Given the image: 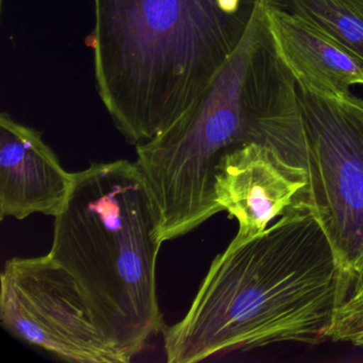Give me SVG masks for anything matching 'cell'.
<instances>
[{
	"instance_id": "1",
	"label": "cell",
	"mask_w": 363,
	"mask_h": 363,
	"mask_svg": "<svg viewBox=\"0 0 363 363\" xmlns=\"http://www.w3.org/2000/svg\"><path fill=\"white\" fill-rule=\"evenodd\" d=\"M345 297L322 227L296 208L255 237L235 235L216 257L186 315L163 328L167 361L320 343Z\"/></svg>"
},
{
	"instance_id": "2",
	"label": "cell",
	"mask_w": 363,
	"mask_h": 363,
	"mask_svg": "<svg viewBox=\"0 0 363 363\" xmlns=\"http://www.w3.org/2000/svg\"><path fill=\"white\" fill-rule=\"evenodd\" d=\"M252 0H94L101 103L131 145L201 99L241 39Z\"/></svg>"
},
{
	"instance_id": "3",
	"label": "cell",
	"mask_w": 363,
	"mask_h": 363,
	"mask_svg": "<svg viewBox=\"0 0 363 363\" xmlns=\"http://www.w3.org/2000/svg\"><path fill=\"white\" fill-rule=\"evenodd\" d=\"M162 244L137 162L92 163L75 173L50 255L75 278L95 324L127 363L164 328L156 282Z\"/></svg>"
},
{
	"instance_id": "4",
	"label": "cell",
	"mask_w": 363,
	"mask_h": 363,
	"mask_svg": "<svg viewBox=\"0 0 363 363\" xmlns=\"http://www.w3.org/2000/svg\"><path fill=\"white\" fill-rule=\"evenodd\" d=\"M275 1L252 0L241 39L201 99L167 130L135 146L163 243L223 211L216 174L228 152L250 143L277 145L275 118L264 103L274 57L267 14Z\"/></svg>"
},
{
	"instance_id": "5",
	"label": "cell",
	"mask_w": 363,
	"mask_h": 363,
	"mask_svg": "<svg viewBox=\"0 0 363 363\" xmlns=\"http://www.w3.org/2000/svg\"><path fill=\"white\" fill-rule=\"evenodd\" d=\"M297 89L308 172L303 207L328 239L347 296L363 274V99Z\"/></svg>"
},
{
	"instance_id": "6",
	"label": "cell",
	"mask_w": 363,
	"mask_h": 363,
	"mask_svg": "<svg viewBox=\"0 0 363 363\" xmlns=\"http://www.w3.org/2000/svg\"><path fill=\"white\" fill-rule=\"evenodd\" d=\"M0 282L1 325L16 339L67 362L127 363L95 324L75 278L50 254L10 259Z\"/></svg>"
},
{
	"instance_id": "7",
	"label": "cell",
	"mask_w": 363,
	"mask_h": 363,
	"mask_svg": "<svg viewBox=\"0 0 363 363\" xmlns=\"http://www.w3.org/2000/svg\"><path fill=\"white\" fill-rule=\"evenodd\" d=\"M308 172L263 144L231 150L216 174V196L223 211L239 223L238 235L255 237L269 223L303 207Z\"/></svg>"
},
{
	"instance_id": "8",
	"label": "cell",
	"mask_w": 363,
	"mask_h": 363,
	"mask_svg": "<svg viewBox=\"0 0 363 363\" xmlns=\"http://www.w3.org/2000/svg\"><path fill=\"white\" fill-rule=\"evenodd\" d=\"M75 173H69L37 129L0 116V218L24 220L63 211Z\"/></svg>"
},
{
	"instance_id": "9",
	"label": "cell",
	"mask_w": 363,
	"mask_h": 363,
	"mask_svg": "<svg viewBox=\"0 0 363 363\" xmlns=\"http://www.w3.org/2000/svg\"><path fill=\"white\" fill-rule=\"evenodd\" d=\"M267 24L276 56L299 86L345 99L350 86L363 84V61L279 0L269 6Z\"/></svg>"
},
{
	"instance_id": "10",
	"label": "cell",
	"mask_w": 363,
	"mask_h": 363,
	"mask_svg": "<svg viewBox=\"0 0 363 363\" xmlns=\"http://www.w3.org/2000/svg\"><path fill=\"white\" fill-rule=\"evenodd\" d=\"M284 5L363 61V0H284Z\"/></svg>"
},
{
	"instance_id": "11",
	"label": "cell",
	"mask_w": 363,
	"mask_h": 363,
	"mask_svg": "<svg viewBox=\"0 0 363 363\" xmlns=\"http://www.w3.org/2000/svg\"><path fill=\"white\" fill-rule=\"evenodd\" d=\"M324 337L363 348V274L337 306Z\"/></svg>"
}]
</instances>
